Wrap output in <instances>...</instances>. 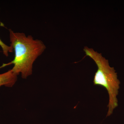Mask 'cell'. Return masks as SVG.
<instances>
[{"label":"cell","mask_w":124,"mask_h":124,"mask_svg":"<svg viewBox=\"0 0 124 124\" xmlns=\"http://www.w3.org/2000/svg\"><path fill=\"white\" fill-rule=\"evenodd\" d=\"M84 50L85 56L92 59L97 66V70L94 77V85L103 86L107 91L109 101L107 116H109L118 106L117 97L120 82L117 78V73L114 68L110 66L108 60L103 57L101 54L86 46L85 47Z\"/></svg>","instance_id":"cell-2"},{"label":"cell","mask_w":124,"mask_h":124,"mask_svg":"<svg viewBox=\"0 0 124 124\" xmlns=\"http://www.w3.org/2000/svg\"><path fill=\"white\" fill-rule=\"evenodd\" d=\"M10 46L15 52L14 60L7 63H4L0 69L13 64L11 69L17 75L21 73L23 79H26L32 72L33 63L46 49L42 41L35 39L31 35L24 33L15 32L9 29Z\"/></svg>","instance_id":"cell-1"},{"label":"cell","mask_w":124,"mask_h":124,"mask_svg":"<svg viewBox=\"0 0 124 124\" xmlns=\"http://www.w3.org/2000/svg\"><path fill=\"white\" fill-rule=\"evenodd\" d=\"M0 46L1 47L2 52L4 55L6 57H8L9 53H12L13 51V48L10 46L7 45L5 44L0 39Z\"/></svg>","instance_id":"cell-4"},{"label":"cell","mask_w":124,"mask_h":124,"mask_svg":"<svg viewBox=\"0 0 124 124\" xmlns=\"http://www.w3.org/2000/svg\"><path fill=\"white\" fill-rule=\"evenodd\" d=\"M17 76L11 69L0 74V86L4 85L6 87H12L17 81Z\"/></svg>","instance_id":"cell-3"}]
</instances>
